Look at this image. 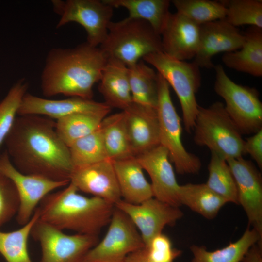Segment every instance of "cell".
Returning <instances> with one entry per match:
<instances>
[{
    "mask_svg": "<svg viewBox=\"0 0 262 262\" xmlns=\"http://www.w3.org/2000/svg\"><path fill=\"white\" fill-rule=\"evenodd\" d=\"M149 258L154 262H173L181 251L172 246L169 238L162 233L154 237L145 247Z\"/></svg>",
    "mask_w": 262,
    "mask_h": 262,
    "instance_id": "37",
    "label": "cell"
},
{
    "mask_svg": "<svg viewBox=\"0 0 262 262\" xmlns=\"http://www.w3.org/2000/svg\"><path fill=\"white\" fill-rule=\"evenodd\" d=\"M135 157L150 178L153 197L179 207L180 185L177 182L167 150L159 145Z\"/></svg>",
    "mask_w": 262,
    "mask_h": 262,
    "instance_id": "15",
    "label": "cell"
},
{
    "mask_svg": "<svg viewBox=\"0 0 262 262\" xmlns=\"http://www.w3.org/2000/svg\"><path fill=\"white\" fill-rule=\"evenodd\" d=\"M111 110L74 113L55 121L56 131L69 147L73 142L98 130Z\"/></svg>",
    "mask_w": 262,
    "mask_h": 262,
    "instance_id": "26",
    "label": "cell"
},
{
    "mask_svg": "<svg viewBox=\"0 0 262 262\" xmlns=\"http://www.w3.org/2000/svg\"><path fill=\"white\" fill-rule=\"evenodd\" d=\"M177 12L201 25L223 19L226 9L220 1L210 0H173Z\"/></svg>",
    "mask_w": 262,
    "mask_h": 262,
    "instance_id": "33",
    "label": "cell"
},
{
    "mask_svg": "<svg viewBox=\"0 0 262 262\" xmlns=\"http://www.w3.org/2000/svg\"><path fill=\"white\" fill-rule=\"evenodd\" d=\"M158 73V102L160 145L168 151L169 159L180 174L197 173L201 167L198 157L187 151L182 140L181 119L173 104L170 86Z\"/></svg>",
    "mask_w": 262,
    "mask_h": 262,
    "instance_id": "7",
    "label": "cell"
},
{
    "mask_svg": "<svg viewBox=\"0 0 262 262\" xmlns=\"http://www.w3.org/2000/svg\"><path fill=\"white\" fill-rule=\"evenodd\" d=\"M124 262L123 261V262Z\"/></svg>",
    "mask_w": 262,
    "mask_h": 262,
    "instance_id": "42",
    "label": "cell"
},
{
    "mask_svg": "<svg viewBox=\"0 0 262 262\" xmlns=\"http://www.w3.org/2000/svg\"><path fill=\"white\" fill-rule=\"evenodd\" d=\"M193 130L196 145L207 147L226 161L244 155L243 135L222 102L216 101L207 107L199 105Z\"/></svg>",
    "mask_w": 262,
    "mask_h": 262,
    "instance_id": "5",
    "label": "cell"
},
{
    "mask_svg": "<svg viewBox=\"0 0 262 262\" xmlns=\"http://www.w3.org/2000/svg\"><path fill=\"white\" fill-rule=\"evenodd\" d=\"M107 58L128 67L153 53L163 52L161 35L147 22L128 17L109 24L107 36L99 46Z\"/></svg>",
    "mask_w": 262,
    "mask_h": 262,
    "instance_id": "4",
    "label": "cell"
},
{
    "mask_svg": "<svg viewBox=\"0 0 262 262\" xmlns=\"http://www.w3.org/2000/svg\"><path fill=\"white\" fill-rule=\"evenodd\" d=\"M71 183L46 196L36 208L39 219L62 230L98 235L109 224L115 205L102 198L79 193Z\"/></svg>",
    "mask_w": 262,
    "mask_h": 262,
    "instance_id": "3",
    "label": "cell"
},
{
    "mask_svg": "<svg viewBox=\"0 0 262 262\" xmlns=\"http://www.w3.org/2000/svg\"><path fill=\"white\" fill-rule=\"evenodd\" d=\"M112 161L124 201L138 204L153 197L151 184L146 180L143 169L135 156Z\"/></svg>",
    "mask_w": 262,
    "mask_h": 262,
    "instance_id": "21",
    "label": "cell"
},
{
    "mask_svg": "<svg viewBox=\"0 0 262 262\" xmlns=\"http://www.w3.org/2000/svg\"><path fill=\"white\" fill-rule=\"evenodd\" d=\"M244 154H249L261 169L262 168V129L244 141Z\"/></svg>",
    "mask_w": 262,
    "mask_h": 262,
    "instance_id": "38",
    "label": "cell"
},
{
    "mask_svg": "<svg viewBox=\"0 0 262 262\" xmlns=\"http://www.w3.org/2000/svg\"><path fill=\"white\" fill-rule=\"evenodd\" d=\"M115 206L130 218L139 231L145 247L154 237L162 233L165 226L175 225L183 214L179 207L154 197L138 204L121 199Z\"/></svg>",
    "mask_w": 262,
    "mask_h": 262,
    "instance_id": "12",
    "label": "cell"
},
{
    "mask_svg": "<svg viewBox=\"0 0 262 262\" xmlns=\"http://www.w3.org/2000/svg\"><path fill=\"white\" fill-rule=\"evenodd\" d=\"M74 168H80L109 159L99 128L73 142L69 147Z\"/></svg>",
    "mask_w": 262,
    "mask_h": 262,
    "instance_id": "32",
    "label": "cell"
},
{
    "mask_svg": "<svg viewBox=\"0 0 262 262\" xmlns=\"http://www.w3.org/2000/svg\"><path fill=\"white\" fill-rule=\"evenodd\" d=\"M206 185L226 202L239 204L236 182L224 158L211 152Z\"/></svg>",
    "mask_w": 262,
    "mask_h": 262,
    "instance_id": "31",
    "label": "cell"
},
{
    "mask_svg": "<svg viewBox=\"0 0 262 262\" xmlns=\"http://www.w3.org/2000/svg\"><path fill=\"white\" fill-rule=\"evenodd\" d=\"M39 219L35 210L30 220L21 228L12 231L0 230V253L6 262H33L28 249V239L32 228Z\"/></svg>",
    "mask_w": 262,
    "mask_h": 262,
    "instance_id": "30",
    "label": "cell"
},
{
    "mask_svg": "<svg viewBox=\"0 0 262 262\" xmlns=\"http://www.w3.org/2000/svg\"><path fill=\"white\" fill-rule=\"evenodd\" d=\"M161 37L164 53L178 60H189L198 50L200 25L177 12L170 13Z\"/></svg>",
    "mask_w": 262,
    "mask_h": 262,
    "instance_id": "18",
    "label": "cell"
},
{
    "mask_svg": "<svg viewBox=\"0 0 262 262\" xmlns=\"http://www.w3.org/2000/svg\"><path fill=\"white\" fill-rule=\"evenodd\" d=\"M244 40L238 50L223 54L225 66L256 77L262 76V28L249 26L243 33Z\"/></svg>",
    "mask_w": 262,
    "mask_h": 262,
    "instance_id": "23",
    "label": "cell"
},
{
    "mask_svg": "<svg viewBox=\"0 0 262 262\" xmlns=\"http://www.w3.org/2000/svg\"><path fill=\"white\" fill-rule=\"evenodd\" d=\"M0 174L14 184L19 199L16 216L21 226L33 216L43 199L49 193L67 186L70 182L55 181L42 176L27 174L19 171L12 163L5 151L0 155Z\"/></svg>",
    "mask_w": 262,
    "mask_h": 262,
    "instance_id": "11",
    "label": "cell"
},
{
    "mask_svg": "<svg viewBox=\"0 0 262 262\" xmlns=\"http://www.w3.org/2000/svg\"><path fill=\"white\" fill-rule=\"evenodd\" d=\"M122 111L130 146L134 156L160 145L156 108L132 102Z\"/></svg>",
    "mask_w": 262,
    "mask_h": 262,
    "instance_id": "19",
    "label": "cell"
},
{
    "mask_svg": "<svg viewBox=\"0 0 262 262\" xmlns=\"http://www.w3.org/2000/svg\"><path fill=\"white\" fill-rule=\"evenodd\" d=\"M179 198L181 205L188 207L208 219L214 218L227 203L205 183L180 185Z\"/></svg>",
    "mask_w": 262,
    "mask_h": 262,
    "instance_id": "28",
    "label": "cell"
},
{
    "mask_svg": "<svg viewBox=\"0 0 262 262\" xmlns=\"http://www.w3.org/2000/svg\"><path fill=\"white\" fill-rule=\"evenodd\" d=\"M241 262H262V246L258 243L246 252Z\"/></svg>",
    "mask_w": 262,
    "mask_h": 262,
    "instance_id": "39",
    "label": "cell"
},
{
    "mask_svg": "<svg viewBox=\"0 0 262 262\" xmlns=\"http://www.w3.org/2000/svg\"><path fill=\"white\" fill-rule=\"evenodd\" d=\"M100 129L109 159L112 161L134 156L131 151L123 112L106 116Z\"/></svg>",
    "mask_w": 262,
    "mask_h": 262,
    "instance_id": "29",
    "label": "cell"
},
{
    "mask_svg": "<svg viewBox=\"0 0 262 262\" xmlns=\"http://www.w3.org/2000/svg\"><path fill=\"white\" fill-rule=\"evenodd\" d=\"M103 0L113 8L127 9L130 17L147 22L160 35L170 13L169 0Z\"/></svg>",
    "mask_w": 262,
    "mask_h": 262,
    "instance_id": "25",
    "label": "cell"
},
{
    "mask_svg": "<svg viewBox=\"0 0 262 262\" xmlns=\"http://www.w3.org/2000/svg\"><path fill=\"white\" fill-rule=\"evenodd\" d=\"M234 178L239 204L247 215L249 225L262 238V178L256 166L242 157L227 160Z\"/></svg>",
    "mask_w": 262,
    "mask_h": 262,
    "instance_id": "14",
    "label": "cell"
},
{
    "mask_svg": "<svg viewBox=\"0 0 262 262\" xmlns=\"http://www.w3.org/2000/svg\"><path fill=\"white\" fill-rule=\"evenodd\" d=\"M244 40V34L239 29L224 19L201 25L199 46L193 62L199 68H214L212 61L213 56L239 49Z\"/></svg>",
    "mask_w": 262,
    "mask_h": 262,
    "instance_id": "16",
    "label": "cell"
},
{
    "mask_svg": "<svg viewBox=\"0 0 262 262\" xmlns=\"http://www.w3.org/2000/svg\"><path fill=\"white\" fill-rule=\"evenodd\" d=\"M111 108L105 102H98L80 97L53 100L29 93L24 96L18 111L19 115H45L56 120L79 112H97Z\"/></svg>",
    "mask_w": 262,
    "mask_h": 262,
    "instance_id": "20",
    "label": "cell"
},
{
    "mask_svg": "<svg viewBox=\"0 0 262 262\" xmlns=\"http://www.w3.org/2000/svg\"><path fill=\"white\" fill-rule=\"evenodd\" d=\"M18 208V196L14 184L0 174V229L16 216Z\"/></svg>",
    "mask_w": 262,
    "mask_h": 262,
    "instance_id": "36",
    "label": "cell"
},
{
    "mask_svg": "<svg viewBox=\"0 0 262 262\" xmlns=\"http://www.w3.org/2000/svg\"><path fill=\"white\" fill-rule=\"evenodd\" d=\"M104 238L89 250L84 262H122L129 254L145 246L130 218L115 206Z\"/></svg>",
    "mask_w": 262,
    "mask_h": 262,
    "instance_id": "10",
    "label": "cell"
},
{
    "mask_svg": "<svg viewBox=\"0 0 262 262\" xmlns=\"http://www.w3.org/2000/svg\"><path fill=\"white\" fill-rule=\"evenodd\" d=\"M124 262H154L149 257L145 247L136 250L128 255Z\"/></svg>",
    "mask_w": 262,
    "mask_h": 262,
    "instance_id": "40",
    "label": "cell"
},
{
    "mask_svg": "<svg viewBox=\"0 0 262 262\" xmlns=\"http://www.w3.org/2000/svg\"><path fill=\"white\" fill-rule=\"evenodd\" d=\"M142 60L155 67L175 92L185 131L190 133L199 106L196 97L201 82L199 66L193 62L178 60L163 52L149 54Z\"/></svg>",
    "mask_w": 262,
    "mask_h": 262,
    "instance_id": "6",
    "label": "cell"
},
{
    "mask_svg": "<svg viewBox=\"0 0 262 262\" xmlns=\"http://www.w3.org/2000/svg\"><path fill=\"white\" fill-rule=\"evenodd\" d=\"M226 9L224 19L237 27L248 25L262 28V0H224Z\"/></svg>",
    "mask_w": 262,
    "mask_h": 262,
    "instance_id": "34",
    "label": "cell"
},
{
    "mask_svg": "<svg viewBox=\"0 0 262 262\" xmlns=\"http://www.w3.org/2000/svg\"><path fill=\"white\" fill-rule=\"evenodd\" d=\"M133 102L156 108L158 102V73L142 59L128 67Z\"/></svg>",
    "mask_w": 262,
    "mask_h": 262,
    "instance_id": "27",
    "label": "cell"
},
{
    "mask_svg": "<svg viewBox=\"0 0 262 262\" xmlns=\"http://www.w3.org/2000/svg\"><path fill=\"white\" fill-rule=\"evenodd\" d=\"M107 59L99 47L86 42L71 49H52L41 76L43 95L92 99L93 86L99 81Z\"/></svg>",
    "mask_w": 262,
    "mask_h": 262,
    "instance_id": "2",
    "label": "cell"
},
{
    "mask_svg": "<svg viewBox=\"0 0 262 262\" xmlns=\"http://www.w3.org/2000/svg\"><path fill=\"white\" fill-rule=\"evenodd\" d=\"M70 182L79 191L102 198L114 205L121 200L113 161L110 159L74 168Z\"/></svg>",
    "mask_w": 262,
    "mask_h": 262,
    "instance_id": "17",
    "label": "cell"
},
{
    "mask_svg": "<svg viewBox=\"0 0 262 262\" xmlns=\"http://www.w3.org/2000/svg\"><path fill=\"white\" fill-rule=\"evenodd\" d=\"M214 68V90L224 99L227 113L242 135L253 134L262 129V103L258 91L234 82L221 65Z\"/></svg>",
    "mask_w": 262,
    "mask_h": 262,
    "instance_id": "8",
    "label": "cell"
},
{
    "mask_svg": "<svg viewBox=\"0 0 262 262\" xmlns=\"http://www.w3.org/2000/svg\"><path fill=\"white\" fill-rule=\"evenodd\" d=\"M52 2L53 4L54 10L57 14L61 15L64 8L65 1L62 0H52Z\"/></svg>",
    "mask_w": 262,
    "mask_h": 262,
    "instance_id": "41",
    "label": "cell"
},
{
    "mask_svg": "<svg viewBox=\"0 0 262 262\" xmlns=\"http://www.w3.org/2000/svg\"><path fill=\"white\" fill-rule=\"evenodd\" d=\"M27 88L25 82L19 81L10 88L0 103V147L14 124Z\"/></svg>",
    "mask_w": 262,
    "mask_h": 262,
    "instance_id": "35",
    "label": "cell"
},
{
    "mask_svg": "<svg viewBox=\"0 0 262 262\" xmlns=\"http://www.w3.org/2000/svg\"><path fill=\"white\" fill-rule=\"evenodd\" d=\"M99 91L111 108L122 111L133 102L130 86L128 67L121 61L108 58L99 80Z\"/></svg>",
    "mask_w": 262,
    "mask_h": 262,
    "instance_id": "22",
    "label": "cell"
},
{
    "mask_svg": "<svg viewBox=\"0 0 262 262\" xmlns=\"http://www.w3.org/2000/svg\"><path fill=\"white\" fill-rule=\"evenodd\" d=\"M257 243L262 246V238L254 229H247L238 240L215 251H208L204 246H192L191 262H241L248 249Z\"/></svg>",
    "mask_w": 262,
    "mask_h": 262,
    "instance_id": "24",
    "label": "cell"
},
{
    "mask_svg": "<svg viewBox=\"0 0 262 262\" xmlns=\"http://www.w3.org/2000/svg\"><path fill=\"white\" fill-rule=\"evenodd\" d=\"M4 143L12 163L20 172L70 182L74 168L69 147L58 136L52 119L20 115Z\"/></svg>",
    "mask_w": 262,
    "mask_h": 262,
    "instance_id": "1",
    "label": "cell"
},
{
    "mask_svg": "<svg viewBox=\"0 0 262 262\" xmlns=\"http://www.w3.org/2000/svg\"><path fill=\"white\" fill-rule=\"evenodd\" d=\"M113 9L103 0H66L57 28L69 22L77 23L86 32V42L98 47L107 36Z\"/></svg>",
    "mask_w": 262,
    "mask_h": 262,
    "instance_id": "13",
    "label": "cell"
},
{
    "mask_svg": "<svg viewBox=\"0 0 262 262\" xmlns=\"http://www.w3.org/2000/svg\"><path fill=\"white\" fill-rule=\"evenodd\" d=\"M31 236L39 244V262H84L88 252L99 242L98 235L67 234L38 219Z\"/></svg>",
    "mask_w": 262,
    "mask_h": 262,
    "instance_id": "9",
    "label": "cell"
}]
</instances>
